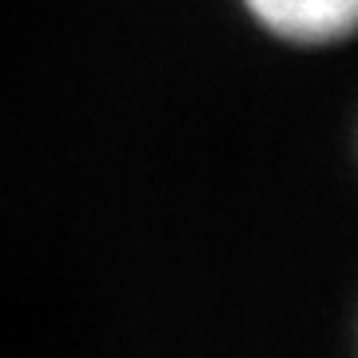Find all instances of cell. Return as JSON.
I'll list each match as a JSON object with an SVG mask.
<instances>
[{"instance_id": "6da1fadb", "label": "cell", "mask_w": 358, "mask_h": 358, "mask_svg": "<svg viewBox=\"0 0 358 358\" xmlns=\"http://www.w3.org/2000/svg\"><path fill=\"white\" fill-rule=\"evenodd\" d=\"M239 8L287 48H334L358 24V0H239Z\"/></svg>"}]
</instances>
